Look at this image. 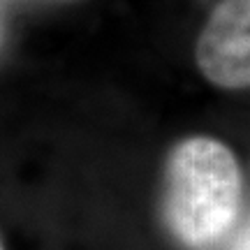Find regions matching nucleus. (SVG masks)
I'll return each instance as SVG.
<instances>
[{"label":"nucleus","instance_id":"f03ea898","mask_svg":"<svg viewBox=\"0 0 250 250\" xmlns=\"http://www.w3.org/2000/svg\"><path fill=\"white\" fill-rule=\"evenodd\" d=\"M197 67L213 86L250 88V0H220L197 40Z\"/></svg>","mask_w":250,"mask_h":250},{"label":"nucleus","instance_id":"f257e3e1","mask_svg":"<svg viewBox=\"0 0 250 250\" xmlns=\"http://www.w3.org/2000/svg\"><path fill=\"white\" fill-rule=\"evenodd\" d=\"M243 181L234 153L218 139L190 137L165 167L162 215L188 248H208L229 234L241 211Z\"/></svg>","mask_w":250,"mask_h":250},{"label":"nucleus","instance_id":"7ed1b4c3","mask_svg":"<svg viewBox=\"0 0 250 250\" xmlns=\"http://www.w3.org/2000/svg\"><path fill=\"white\" fill-rule=\"evenodd\" d=\"M227 250H250V220L232 236V241H229V248Z\"/></svg>","mask_w":250,"mask_h":250},{"label":"nucleus","instance_id":"39448f33","mask_svg":"<svg viewBox=\"0 0 250 250\" xmlns=\"http://www.w3.org/2000/svg\"><path fill=\"white\" fill-rule=\"evenodd\" d=\"M0 37H2V33H0Z\"/></svg>","mask_w":250,"mask_h":250},{"label":"nucleus","instance_id":"20e7f679","mask_svg":"<svg viewBox=\"0 0 250 250\" xmlns=\"http://www.w3.org/2000/svg\"><path fill=\"white\" fill-rule=\"evenodd\" d=\"M0 250H5V248H2V241H0Z\"/></svg>","mask_w":250,"mask_h":250}]
</instances>
